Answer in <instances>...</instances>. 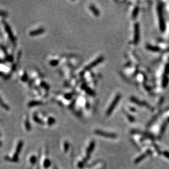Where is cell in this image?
I'll use <instances>...</instances> for the list:
<instances>
[{
    "mask_svg": "<svg viewBox=\"0 0 169 169\" xmlns=\"http://www.w3.org/2000/svg\"><path fill=\"white\" fill-rule=\"evenodd\" d=\"M120 96L119 95H118L116 96L115 99H114L113 101L112 102V104H111V106H109V107L108 108V110L107 111V116H109V115H111V113L113 111V109L115 108L117 102H118V101H119V100L120 99Z\"/></svg>",
    "mask_w": 169,
    "mask_h": 169,
    "instance_id": "6da1fadb",
    "label": "cell"
},
{
    "mask_svg": "<svg viewBox=\"0 0 169 169\" xmlns=\"http://www.w3.org/2000/svg\"><path fill=\"white\" fill-rule=\"evenodd\" d=\"M103 60V58L102 57H100L99 58H98L95 60V61H94L90 63L89 65H88L85 69H84V70L85 71H89L90 70V69H92L93 67H94L95 66H96L97 65H98L99 64H100V62H101Z\"/></svg>",
    "mask_w": 169,
    "mask_h": 169,
    "instance_id": "7a4b0ae2",
    "label": "cell"
},
{
    "mask_svg": "<svg viewBox=\"0 0 169 169\" xmlns=\"http://www.w3.org/2000/svg\"><path fill=\"white\" fill-rule=\"evenodd\" d=\"M3 24L5 25V29H6V30L7 33H8V36H9L10 39H11V40L12 42H15V37H14L13 33L12 30H11V29L10 26V25H8L7 23H6V22H3Z\"/></svg>",
    "mask_w": 169,
    "mask_h": 169,
    "instance_id": "3957f363",
    "label": "cell"
},
{
    "mask_svg": "<svg viewBox=\"0 0 169 169\" xmlns=\"http://www.w3.org/2000/svg\"><path fill=\"white\" fill-rule=\"evenodd\" d=\"M95 134L101 135V136L105 137H107V138H115L117 137V135L115 134H112V133H104L102 132V131H100V130H96L95 131Z\"/></svg>",
    "mask_w": 169,
    "mask_h": 169,
    "instance_id": "277c9868",
    "label": "cell"
},
{
    "mask_svg": "<svg viewBox=\"0 0 169 169\" xmlns=\"http://www.w3.org/2000/svg\"><path fill=\"white\" fill-rule=\"evenodd\" d=\"M45 31V30L43 28H40L39 29H37L36 30L34 31H32L31 32H30V35L31 36H37L39 35L42 34V33H44Z\"/></svg>",
    "mask_w": 169,
    "mask_h": 169,
    "instance_id": "5b68a950",
    "label": "cell"
},
{
    "mask_svg": "<svg viewBox=\"0 0 169 169\" xmlns=\"http://www.w3.org/2000/svg\"><path fill=\"white\" fill-rule=\"evenodd\" d=\"M149 153H151V152L150 151H148V152H147V153H146L145 154H142L141 156H140V157H138L137 159H136V160H135V163H139L140 161H141L142 160H143V159H144L146 157V156L148 155Z\"/></svg>",
    "mask_w": 169,
    "mask_h": 169,
    "instance_id": "8992f818",
    "label": "cell"
},
{
    "mask_svg": "<svg viewBox=\"0 0 169 169\" xmlns=\"http://www.w3.org/2000/svg\"><path fill=\"white\" fill-rule=\"evenodd\" d=\"M42 103L40 101H33L29 104V107H33V106H39L41 105Z\"/></svg>",
    "mask_w": 169,
    "mask_h": 169,
    "instance_id": "52a82bcc",
    "label": "cell"
},
{
    "mask_svg": "<svg viewBox=\"0 0 169 169\" xmlns=\"http://www.w3.org/2000/svg\"><path fill=\"white\" fill-rule=\"evenodd\" d=\"M89 8H90V10L92 12V13H93L95 15L98 16L99 15V12L98 10H97L93 5H91Z\"/></svg>",
    "mask_w": 169,
    "mask_h": 169,
    "instance_id": "ba28073f",
    "label": "cell"
},
{
    "mask_svg": "<svg viewBox=\"0 0 169 169\" xmlns=\"http://www.w3.org/2000/svg\"><path fill=\"white\" fill-rule=\"evenodd\" d=\"M0 105H1L3 108H5L6 110H9V109H10L9 106H8L5 102H3L2 100L1 99V98H0Z\"/></svg>",
    "mask_w": 169,
    "mask_h": 169,
    "instance_id": "9c48e42d",
    "label": "cell"
},
{
    "mask_svg": "<svg viewBox=\"0 0 169 169\" xmlns=\"http://www.w3.org/2000/svg\"><path fill=\"white\" fill-rule=\"evenodd\" d=\"M58 63H59V61L58 60H53V61H52L51 62H50V65H51L52 66H56L58 64Z\"/></svg>",
    "mask_w": 169,
    "mask_h": 169,
    "instance_id": "30bf717a",
    "label": "cell"
},
{
    "mask_svg": "<svg viewBox=\"0 0 169 169\" xmlns=\"http://www.w3.org/2000/svg\"><path fill=\"white\" fill-rule=\"evenodd\" d=\"M8 15V13L6 12L5 11H0V16H5Z\"/></svg>",
    "mask_w": 169,
    "mask_h": 169,
    "instance_id": "8fae6325",
    "label": "cell"
},
{
    "mask_svg": "<svg viewBox=\"0 0 169 169\" xmlns=\"http://www.w3.org/2000/svg\"><path fill=\"white\" fill-rule=\"evenodd\" d=\"M54 121H55V120H54V119H53V118H50L49 119L48 123H49V125H52V124H53L54 123Z\"/></svg>",
    "mask_w": 169,
    "mask_h": 169,
    "instance_id": "7c38bea8",
    "label": "cell"
},
{
    "mask_svg": "<svg viewBox=\"0 0 169 169\" xmlns=\"http://www.w3.org/2000/svg\"><path fill=\"white\" fill-rule=\"evenodd\" d=\"M86 91H87V92H88V93L89 94H90V95H92V94H93V92H92V91L91 89H90L87 88Z\"/></svg>",
    "mask_w": 169,
    "mask_h": 169,
    "instance_id": "4fadbf2b",
    "label": "cell"
},
{
    "mask_svg": "<svg viewBox=\"0 0 169 169\" xmlns=\"http://www.w3.org/2000/svg\"><path fill=\"white\" fill-rule=\"evenodd\" d=\"M65 98L67 100H69L72 98V95L70 94H67L65 96Z\"/></svg>",
    "mask_w": 169,
    "mask_h": 169,
    "instance_id": "5bb4252c",
    "label": "cell"
},
{
    "mask_svg": "<svg viewBox=\"0 0 169 169\" xmlns=\"http://www.w3.org/2000/svg\"><path fill=\"white\" fill-rule=\"evenodd\" d=\"M27 75H26V74H25L23 77V78H22V80L23 81H26L27 80Z\"/></svg>",
    "mask_w": 169,
    "mask_h": 169,
    "instance_id": "9a60e30c",
    "label": "cell"
},
{
    "mask_svg": "<svg viewBox=\"0 0 169 169\" xmlns=\"http://www.w3.org/2000/svg\"><path fill=\"white\" fill-rule=\"evenodd\" d=\"M163 154L165 156V157H166L167 158H169V153L167 152H164V153H163Z\"/></svg>",
    "mask_w": 169,
    "mask_h": 169,
    "instance_id": "2e32d148",
    "label": "cell"
}]
</instances>
